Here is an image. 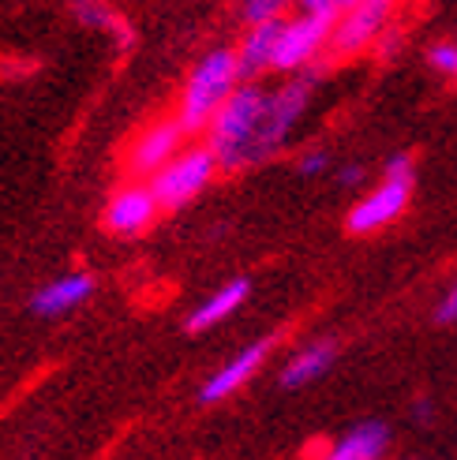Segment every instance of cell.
I'll return each instance as SVG.
<instances>
[{
  "label": "cell",
  "instance_id": "cell-16",
  "mask_svg": "<svg viewBox=\"0 0 457 460\" xmlns=\"http://www.w3.org/2000/svg\"><path fill=\"white\" fill-rule=\"evenodd\" d=\"M72 8H76V19L83 22V27H98V31H112L117 34V41L131 45V31H128V22L112 12L105 0H72Z\"/></svg>",
  "mask_w": 457,
  "mask_h": 460
},
{
  "label": "cell",
  "instance_id": "cell-4",
  "mask_svg": "<svg viewBox=\"0 0 457 460\" xmlns=\"http://www.w3.org/2000/svg\"><path fill=\"white\" fill-rule=\"evenodd\" d=\"M334 15H318L304 12L285 19L282 38H278V53H273V72H300L308 67L323 49H330V34H334Z\"/></svg>",
  "mask_w": 457,
  "mask_h": 460
},
{
  "label": "cell",
  "instance_id": "cell-24",
  "mask_svg": "<svg viewBox=\"0 0 457 460\" xmlns=\"http://www.w3.org/2000/svg\"><path fill=\"white\" fill-rule=\"evenodd\" d=\"M360 180H363V169H360V165L341 169V183H360Z\"/></svg>",
  "mask_w": 457,
  "mask_h": 460
},
{
  "label": "cell",
  "instance_id": "cell-5",
  "mask_svg": "<svg viewBox=\"0 0 457 460\" xmlns=\"http://www.w3.org/2000/svg\"><path fill=\"white\" fill-rule=\"evenodd\" d=\"M398 0H356L353 8H345L334 22L330 34V53L334 57H356L368 45L382 38V31L390 27Z\"/></svg>",
  "mask_w": 457,
  "mask_h": 460
},
{
  "label": "cell",
  "instance_id": "cell-14",
  "mask_svg": "<svg viewBox=\"0 0 457 460\" xmlns=\"http://www.w3.org/2000/svg\"><path fill=\"white\" fill-rule=\"evenodd\" d=\"M382 453H386V427L363 423L341 442H334L330 449L318 453V460H382Z\"/></svg>",
  "mask_w": 457,
  "mask_h": 460
},
{
  "label": "cell",
  "instance_id": "cell-6",
  "mask_svg": "<svg viewBox=\"0 0 457 460\" xmlns=\"http://www.w3.org/2000/svg\"><path fill=\"white\" fill-rule=\"evenodd\" d=\"M311 86L315 75H296L285 86H278L266 98V120H263V139H259V161H266L270 154H278L289 139L292 124L304 117V109L311 102Z\"/></svg>",
  "mask_w": 457,
  "mask_h": 460
},
{
  "label": "cell",
  "instance_id": "cell-9",
  "mask_svg": "<svg viewBox=\"0 0 457 460\" xmlns=\"http://www.w3.org/2000/svg\"><path fill=\"white\" fill-rule=\"evenodd\" d=\"M184 124H180L176 117L173 120H157L150 124L139 139L131 143V154H128V169L135 176H154L162 165H169V161L180 154V143H184Z\"/></svg>",
  "mask_w": 457,
  "mask_h": 460
},
{
  "label": "cell",
  "instance_id": "cell-25",
  "mask_svg": "<svg viewBox=\"0 0 457 460\" xmlns=\"http://www.w3.org/2000/svg\"><path fill=\"white\" fill-rule=\"evenodd\" d=\"M453 79H457V72H453Z\"/></svg>",
  "mask_w": 457,
  "mask_h": 460
},
{
  "label": "cell",
  "instance_id": "cell-23",
  "mask_svg": "<svg viewBox=\"0 0 457 460\" xmlns=\"http://www.w3.org/2000/svg\"><path fill=\"white\" fill-rule=\"evenodd\" d=\"M439 322H457V285L446 292V300L439 304V314H435Z\"/></svg>",
  "mask_w": 457,
  "mask_h": 460
},
{
  "label": "cell",
  "instance_id": "cell-12",
  "mask_svg": "<svg viewBox=\"0 0 457 460\" xmlns=\"http://www.w3.org/2000/svg\"><path fill=\"white\" fill-rule=\"evenodd\" d=\"M90 292H94V278H90V273H67V278L49 281L45 288H38L34 300H31V307H34L38 314H45V318H57V314H64V311L79 307Z\"/></svg>",
  "mask_w": 457,
  "mask_h": 460
},
{
  "label": "cell",
  "instance_id": "cell-22",
  "mask_svg": "<svg viewBox=\"0 0 457 460\" xmlns=\"http://www.w3.org/2000/svg\"><path fill=\"white\" fill-rule=\"evenodd\" d=\"M398 45H401V31H398V27H386L382 38H379V53H382V57H394Z\"/></svg>",
  "mask_w": 457,
  "mask_h": 460
},
{
  "label": "cell",
  "instance_id": "cell-3",
  "mask_svg": "<svg viewBox=\"0 0 457 460\" xmlns=\"http://www.w3.org/2000/svg\"><path fill=\"white\" fill-rule=\"evenodd\" d=\"M218 169L221 165L211 146H188V150H180L169 165H162L150 176V188H154L157 202H162V210H180V206H188L207 188Z\"/></svg>",
  "mask_w": 457,
  "mask_h": 460
},
{
  "label": "cell",
  "instance_id": "cell-10",
  "mask_svg": "<svg viewBox=\"0 0 457 460\" xmlns=\"http://www.w3.org/2000/svg\"><path fill=\"white\" fill-rule=\"evenodd\" d=\"M266 352H270V344H266V341H259V344H247L244 352H237L233 359H228V363L221 367V371H214L207 382H202V389H199V401H202V404H214V401H225L228 394H237V389H240L244 382L255 378V371L263 367Z\"/></svg>",
  "mask_w": 457,
  "mask_h": 460
},
{
  "label": "cell",
  "instance_id": "cell-19",
  "mask_svg": "<svg viewBox=\"0 0 457 460\" xmlns=\"http://www.w3.org/2000/svg\"><path fill=\"white\" fill-rule=\"evenodd\" d=\"M356 4V0H300V8L304 12H318V15H341V12H345V8H353Z\"/></svg>",
  "mask_w": 457,
  "mask_h": 460
},
{
  "label": "cell",
  "instance_id": "cell-21",
  "mask_svg": "<svg viewBox=\"0 0 457 460\" xmlns=\"http://www.w3.org/2000/svg\"><path fill=\"white\" fill-rule=\"evenodd\" d=\"M386 176H413V157L394 154L390 161H386Z\"/></svg>",
  "mask_w": 457,
  "mask_h": 460
},
{
  "label": "cell",
  "instance_id": "cell-15",
  "mask_svg": "<svg viewBox=\"0 0 457 460\" xmlns=\"http://www.w3.org/2000/svg\"><path fill=\"white\" fill-rule=\"evenodd\" d=\"M337 349L330 341H318V344H308V349H300L289 363H285V371H282V385L296 389V385H308L315 382L318 375H327L330 371V363H334Z\"/></svg>",
  "mask_w": 457,
  "mask_h": 460
},
{
  "label": "cell",
  "instance_id": "cell-2",
  "mask_svg": "<svg viewBox=\"0 0 457 460\" xmlns=\"http://www.w3.org/2000/svg\"><path fill=\"white\" fill-rule=\"evenodd\" d=\"M240 60L237 49H211L202 57L192 75L180 90V109H176V120L184 124L188 135L195 131H207L211 120L218 117V109L228 102V94L240 86Z\"/></svg>",
  "mask_w": 457,
  "mask_h": 460
},
{
  "label": "cell",
  "instance_id": "cell-1",
  "mask_svg": "<svg viewBox=\"0 0 457 460\" xmlns=\"http://www.w3.org/2000/svg\"><path fill=\"white\" fill-rule=\"evenodd\" d=\"M266 90L255 83L237 86L228 102L218 109V117L207 128V146L214 150L218 165L225 172L247 169L259 161V139H263V120H266Z\"/></svg>",
  "mask_w": 457,
  "mask_h": 460
},
{
  "label": "cell",
  "instance_id": "cell-11",
  "mask_svg": "<svg viewBox=\"0 0 457 460\" xmlns=\"http://www.w3.org/2000/svg\"><path fill=\"white\" fill-rule=\"evenodd\" d=\"M285 27V15L282 19H266V22H251L244 31L240 45H237V60H240V75L244 79H255L259 72L273 67V53H278V38Z\"/></svg>",
  "mask_w": 457,
  "mask_h": 460
},
{
  "label": "cell",
  "instance_id": "cell-7",
  "mask_svg": "<svg viewBox=\"0 0 457 460\" xmlns=\"http://www.w3.org/2000/svg\"><path fill=\"white\" fill-rule=\"evenodd\" d=\"M408 195H413V176H382V183L363 195L353 210H349V233L356 236H368V233H379L390 221H398L408 206Z\"/></svg>",
  "mask_w": 457,
  "mask_h": 460
},
{
  "label": "cell",
  "instance_id": "cell-17",
  "mask_svg": "<svg viewBox=\"0 0 457 460\" xmlns=\"http://www.w3.org/2000/svg\"><path fill=\"white\" fill-rule=\"evenodd\" d=\"M292 0H240V19L247 22H266V19H282L289 12Z\"/></svg>",
  "mask_w": 457,
  "mask_h": 460
},
{
  "label": "cell",
  "instance_id": "cell-20",
  "mask_svg": "<svg viewBox=\"0 0 457 460\" xmlns=\"http://www.w3.org/2000/svg\"><path fill=\"white\" fill-rule=\"evenodd\" d=\"M323 169H327V154L323 150H308L300 157V176H318Z\"/></svg>",
  "mask_w": 457,
  "mask_h": 460
},
{
  "label": "cell",
  "instance_id": "cell-18",
  "mask_svg": "<svg viewBox=\"0 0 457 460\" xmlns=\"http://www.w3.org/2000/svg\"><path fill=\"white\" fill-rule=\"evenodd\" d=\"M427 60H431V67H435V72L453 75V72H457V45H453V41H439V45H431Z\"/></svg>",
  "mask_w": 457,
  "mask_h": 460
},
{
  "label": "cell",
  "instance_id": "cell-13",
  "mask_svg": "<svg viewBox=\"0 0 457 460\" xmlns=\"http://www.w3.org/2000/svg\"><path fill=\"white\" fill-rule=\"evenodd\" d=\"M247 292L251 285L240 278V281H228L225 288H218L207 304H199L192 314H188V333H202V330H211L218 326V322H225L233 311H240V304L247 300Z\"/></svg>",
  "mask_w": 457,
  "mask_h": 460
},
{
  "label": "cell",
  "instance_id": "cell-8",
  "mask_svg": "<svg viewBox=\"0 0 457 460\" xmlns=\"http://www.w3.org/2000/svg\"><path fill=\"white\" fill-rule=\"evenodd\" d=\"M157 210H162V202H157L150 183H128V188H121L109 199L102 225L112 236H143L154 225Z\"/></svg>",
  "mask_w": 457,
  "mask_h": 460
}]
</instances>
